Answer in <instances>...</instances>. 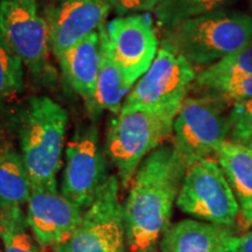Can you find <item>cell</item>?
<instances>
[{"label":"cell","mask_w":252,"mask_h":252,"mask_svg":"<svg viewBox=\"0 0 252 252\" xmlns=\"http://www.w3.org/2000/svg\"><path fill=\"white\" fill-rule=\"evenodd\" d=\"M188 167L173 146L161 145L141 162L123 204L126 248L149 252L171 226L173 207Z\"/></svg>","instance_id":"cell-1"},{"label":"cell","mask_w":252,"mask_h":252,"mask_svg":"<svg viewBox=\"0 0 252 252\" xmlns=\"http://www.w3.org/2000/svg\"><path fill=\"white\" fill-rule=\"evenodd\" d=\"M68 119L64 108L42 94L31 96L19 111L20 156L32 188L58 191Z\"/></svg>","instance_id":"cell-2"},{"label":"cell","mask_w":252,"mask_h":252,"mask_svg":"<svg viewBox=\"0 0 252 252\" xmlns=\"http://www.w3.org/2000/svg\"><path fill=\"white\" fill-rule=\"evenodd\" d=\"M181 104L157 108L122 109L110 122L105 138L106 158L116 167L118 180L130 187L141 162L173 133Z\"/></svg>","instance_id":"cell-3"},{"label":"cell","mask_w":252,"mask_h":252,"mask_svg":"<svg viewBox=\"0 0 252 252\" xmlns=\"http://www.w3.org/2000/svg\"><path fill=\"white\" fill-rule=\"evenodd\" d=\"M165 39L193 65L209 67L251 42L252 18L220 9L181 21Z\"/></svg>","instance_id":"cell-4"},{"label":"cell","mask_w":252,"mask_h":252,"mask_svg":"<svg viewBox=\"0 0 252 252\" xmlns=\"http://www.w3.org/2000/svg\"><path fill=\"white\" fill-rule=\"evenodd\" d=\"M231 106L224 97L210 91L186 97L173 126V147L186 166L216 154L231 132Z\"/></svg>","instance_id":"cell-5"},{"label":"cell","mask_w":252,"mask_h":252,"mask_svg":"<svg viewBox=\"0 0 252 252\" xmlns=\"http://www.w3.org/2000/svg\"><path fill=\"white\" fill-rule=\"evenodd\" d=\"M0 33L33 80L55 83L49 28L37 0H0Z\"/></svg>","instance_id":"cell-6"},{"label":"cell","mask_w":252,"mask_h":252,"mask_svg":"<svg viewBox=\"0 0 252 252\" xmlns=\"http://www.w3.org/2000/svg\"><path fill=\"white\" fill-rule=\"evenodd\" d=\"M176 206L198 220L226 228H231L241 214L222 167L212 158L197 160L188 167Z\"/></svg>","instance_id":"cell-7"},{"label":"cell","mask_w":252,"mask_h":252,"mask_svg":"<svg viewBox=\"0 0 252 252\" xmlns=\"http://www.w3.org/2000/svg\"><path fill=\"white\" fill-rule=\"evenodd\" d=\"M119 180L109 175L81 223L54 252H125L126 237Z\"/></svg>","instance_id":"cell-8"},{"label":"cell","mask_w":252,"mask_h":252,"mask_svg":"<svg viewBox=\"0 0 252 252\" xmlns=\"http://www.w3.org/2000/svg\"><path fill=\"white\" fill-rule=\"evenodd\" d=\"M109 178L97 126L81 124L65 147L61 194L86 212Z\"/></svg>","instance_id":"cell-9"},{"label":"cell","mask_w":252,"mask_h":252,"mask_svg":"<svg viewBox=\"0 0 252 252\" xmlns=\"http://www.w3.org/2000/svg\"><path fill=\"white\" fill-rule=\"evenodd\" d=\"M195 80L194 65L163 39L156 60L127 94L122 109L182 104Z\"/></svg>","instance_id":"cell-10"},{"label":"cell","mask_w":252,"mask_h":252,"mask_svg":"<svg viewBox=\"0 0 252 252\" xmlns=\"http://www.w3.org/2000/svg\"><path fill=\"white\" fill-rule=\"evenodd\" d=\"M105 28L112 56L130 93L149 70L159 50L153 18L149 12L117 17L106 23Z\"/></svg>","instance_id":"cell-11"},{"label":"cell","mask_w":252,"mask_h":252,"mask_svg":"<svg viewBox=\"0 0 252 252\" xmlns=\"http://www.w3.org/2000/svg\"><path fill=\"white\" fill-rule=\"evenodd\" d=\"M109 0H55L43 9L56 59L106 24Z\"/></svg>","instance_id":"cell-12"},{"label":"cell","mask_w":252,"mask_h":252,"mask_svg":"<svg viewBox=\"0 0 252 252\" xmlns=\"http://www.w3.org/2000/svg\"><path fill=\"white\" fill-rule=\"evenodd\" d=\"M26 220L34 238L43 250L54 249L70 237L84 210L58 191L32 188Z\"/></svg>","instance_id":"cell-13"},{"label":"cell","mask_w":252,"mask_h":252,"mask_svg":"<svg viewBox=\"0 0 252 252\" xmlns=\"http://www.w3.org/2000/svg\"><path fill=\"white\" fill-rule=\"evenodd\" d=\"M235 236L231 228L182 220L166 230L160 239V252H229Z\"/></svg>","instance_id":"cell-14"},{"label":"cell","mask_w":252,"mask_h":252,"mask_svg":"<svg viewBox=\"0 0 252 252\" xmlns=\"http://www.w3.org/2000/svg\"><path fill=\"white\" fill-rule=\"evenodd\" d=\"M100 30V28H99ZM62 76L83 98L86 106L96 91L100 65V33L94 32L58 58Z\"/></svg>","instance_id":"cell-15"},{"label":"cell","mask_w":252,"mask_h":252,"mask_svg":"<svg viewBox=\"0 0 252 252\" xmlns=\"http://www.w3.org/2000/svg\"><path fill=\"white\" fill-rule=\"evenodd\" d=\"M106 24L100 27V65L97 77L96 91L91 102L87 105L91 118L98 117L104 111L118 116L127 96L124 77L121 68L113 59L106 35Z\"/></svg>","instance_id":"cell-16"},{"label":"cell","mask_w":252,"mask_h":252,"mask_svg":"<svg viewBox=\"0 0 252 252\" xmlns=\"http://www.w3.org/2000/svg\"><path fill=\"white\" fill-rule=\"evenodd\" d=\"M216 160L234 191L239 212L247 224L252 225V154L244 145L232 140L220 144Z\"/></svg>","instance_id":"cell-17"},{"label":"cell","mask_w":252,"mask_h":252,"mask_svg":"<svg viewBox=\"0 0 252 252\" xmlns=\"http://www.w3.org/2000/svg\"><path fill=\"white\" fill-rule=\"evenodd\" d=\"M31 193V179L20 153L0 151V214L24 210Z\"/></svg>","instance_id":"cell-18"},{"label":"cell","mask_w":252,"mask_h":252,"mask_svg":"<svg viewBox=\"0 0 252 252\" xmlns=\"http://www.w3.org/2000/svg\"><path fill=\"white\" fill-rule=\"evenodd\" d=\"M230 0H162L154 8L158 23L166 31L181 21L222 9Z\"/></svg>","instance_id":"cell-19"},{"label":"cell","mask_w":252,"mask_h":252,"mask_svg":"<svg viewBox=\"0 0 252 252\" xmlns=\"http://www.w3.org/2000/svg\"><path fill=\"white\" fill-rule=\"evenodd\" d=\"M0 238L5 252H47L32 234L24 210L0 214Z\"/></svg>","instance_id":"cell-20"},{"label":"cell","mask_w":252,"mask_h":252,"mask_svg":"<svg viewBox=\"0 0 252 252\" xmlns=\"http://www.w3.org/2000/svg\"><path fill=\"white\" fill-rule=\"evenodd\" d=\"M25 67L0 33V106L24 89Z\"/></svg>","instance_id":"cell-21"},{"label":"cell","mask_w":252,"mask_h":252,"mask_svg":"<svg viewBox=\"0 0 252 252\" xmlns=\"http://www.w3.org/2000/svg\"><path fill=\"white\" fill-rule=\"evenodd\" d=\"M195 82L198 87L224 97L226 100L232 102V104L252 99V75L223 77L196 76Z\"/></svg>","instance_id":"cell-22"},{"label":"cell","mask_w":252,"mask_h":252,"mask_svg":"<svg viewBox=\"0 0 252 252\" xmlns=\"http://www.w3.org/2000/svg\"><path fill=\"white\" fill-rule=\"evenodd\" d=\"M252 75V41L234 54L201 70L198 77L250 76Z\"/></svg>","instance_id":"cell-23"},{"label":"cell","mask_w":252,"mask_h":252,"mask_svg":"<svg viewBox=\"0 0 252 252\" xmlns=\"http://www.w3.org/2000/svg\"><path fill=\"white\" fill-rule=\"evenodd\" d=\"M231 133L232 140L252 132V99L242 100L232 104L231 111Z\"/></svg>","instance_id":"cell-24"},{"label":"cell","mask_w":252,"mask_h":252,"mask_svg":"<svg viewBox=\"0 0 252 252\" xmlns=\"http://www.w3.org/2000/svg\"><path fill=\"white\" fill-rule=\"evenodd\" d=\"M118 17L152 11L147 0H109Z\"/></svg>","instance_id":"cell-25"},{"label":"cell","mask_w":252,"mask_h":252,"mask_svg":"<svg viewBox=\"0 0 252 252\" xmlns=\"http://www.w3.org/2000/svg\"><path fill=\"white\" fill-rule=\"evenodd\" d=\"M229 252H252V230L241 236H235Z\"/></svg>","instance_id":"cell-26"},{"label":"cell","mask_w":252,"mask_h":252,"mask_svg":"<svg viewBox=\"0 0 252 252\" xmlns=\"http://www.w3.org/2000/svg\"><path fill=\"white\" fill-rule=\"evenodd\" d=\"M232 141H236V143L244 145V146L247 147V149L250 151L251 154H252V132H251V133H248V134L243 135V137H239L238 139L232 140Z\"/></svg>","instance_id":"cell-27"},{"label":"cell","mask_w":252,"mask_h":252,"mask_svg":"<svg viewBox=\"0 0 252 252\" xmlns=\"http://www.w3.org/2000/svg\"><path fill=\"white\" fill-rule=\"evenodd\" d=\"M147 1H149V5H150L151 9H152V11H154V8H156L157 6L162 1V0H147Z\"/></svg>","instance_id":"cell-28"},{"label":"cell","mask_w":252,"mask_h":252,"mask_svg":"<svg viewBox=\"0 0 252 252\" xmlns=\"http://www.w3.org/2000/svg\"><path fill=\"white\" fill-rule=\"evenodd\" d=\"M149 252H157V249H154V250H151V251H149Z\"/></svg>","instance_id":"cell-29"},{"label":"cell","mask_w":252,"mask_h":252,"mask_svg":"<svg viewBox=\"0 0 252 252\" xmlns=\"http://www.w3.org/2000/svg\"><path fill=\"white\" fill-rule=\"evenodd\" d=\"M0 252H2V251H1V250H0Z\"/></svg>","instance_id":"cell-30"}]
</instances>
